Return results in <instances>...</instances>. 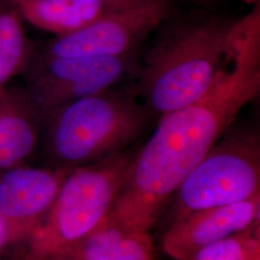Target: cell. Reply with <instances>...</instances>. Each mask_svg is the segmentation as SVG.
Masks as SVG:
<instances>
[{"instance_id":"9a60e30c","label":"cell","mask_w":260,"mask_h":260,"mask_svg":"<svg viewBox=\"0 0 260 260\" xmlns=\"http://www.w3.org/2000/svg\"><path fill=\"white\" fill-rule=\"evenodd\" d=\"M143 0H103L104 4L109 11L129 8L134 5L139 4Z\"/></svg>"},{"instance_id":"5b68a950","label":"cell","mask_w":260,"mask_h":260,"mask_svg":"<svg viewBox=\"0 0 260 260\" xmlns=\"http://www.w3.org/2000/svg\"><path fill=\"white\" fill-rule=\"evenodd\" d=\"M258 195L259 134L248 127L232 126L178 186L163 213L165 224L168 228L198 210Z\"/></svg>"},{"instance_id":"8fae6325","label":"cell","mask_w":260,"mask_h":260,"mask_svg":"<svg viewBox=\"0 0 260 260\" xmlns=\"http://www.w3.org/2000/svg\"><path fill=\"white\" fill-rule=\"evenodd\" d=\"M36 260H155V255L149 233L122 230L107 218L82 241Z\"/></svg>"},{"instance_id":"ac0fdd59","label":"cell","mask_w":260,"mask_h":260,"mask_svg":"<svg viewBox=\"0 0 260 260\" xmlns=\"http://www.w3.org/2000/svg\"><path fill=\"white\" fill-rule=\"evenodd\" d=\"M13 1H14V2H15V3H17V2H18V1H19V0H13Z\"/></svg>"},{"instance_id":"7a4b0ae2","label":"cell","mask_w":260,"mask_h":260,"mask_svg":"<svg viewBox=\"0 0 260 260\" xmlns=\"http://www.w3.org/2000/svg\"><path fill=\"white\" fill-rule=\"evenodd\" d=\"M239 27V19H205L178 26L155 43L134 87L150 115L159 119L203 98L231 62Z\"/></svg>"},{"instance_id":"8992f818","label":"cell","mask_w":260,"mask_h":260,"mask_svg":"<svg viewBox=\"0 0 260 260\" xmlns=\"http://www.w3.org/2000/svg\"><path fill=\"white\" fill-rule=\"evenodd\" d=\"M132 58L42 55L25 90L45 121L66 104L115 88L131 73Z\"/></svg>"},{"instance_id":"9c48e42d","label":"cell","mask_w":260,"mask_h":260,"mask_svg":"<svg viewBox=\"0 0 260 260\" xmlns=\"http://www.w3.org/2000/svg\"><path fill=\"white\" fill-rule=\"evenodd\" d=\"M260 195L233 205L205 208L171 223L163 251L176 260H191L205 246L259 223Z\"/></svg>"},{"instance_id":"30bf717a","label":"cell","mask_w":260,"mask_h":260,"mask_svg":"<svg viewBox=\"0 0 260 260\" xmlns=\"http://www.w3.org/2000/svg\"><path fill=\"white\" fill-rule=\"evenodd\" d=\"M44 118L25 89H0V172L25 165L37 149Z\"/></svg>"},{"instance_id":"6da1fadb","label":"cell","mask_w":260,"mask_h":260,"mask_svg":"<svg viewBox=\"0 0 260 260\" xmlns=\"http://www.w3.org/2000/svg\"><path fill=\"white\" fill-rule=\"evenodd\" d=\"M240 20L231 62L203 98L159 118L135 152L108 220L122 230L149 233L197 164L260 92V5Z\"/></svg>"},{"instance_id":"7c38bea8","label":"cell","mask_w":260,"mask_h":260,"mask_svg":"<svg viewBox=\"0 0 260 260\" xmlns=\"http://www.w3.org/2000/svg\"><path fill=\"white\" fill-rule=\"evenodd\" d=\"M16 4L23 19L57 37L83 28L109 11L103 0H19Z\"/></svg>"},{"instance_id":"4fadbf2b","label":"cell","mask_w":260,"mask_h":260,"mask_svg":"<svg viewBox=\"0 0 260 260\" xmlns=\"http://www.w3.org/2000/svg\"><path fill=\"white\" fill-rule=\"evenodd\" d=\"M31 43L23 18L13 1H0V89L29 64Z\"/></svg>"},{"instance_id":"5bb4252c","label":"cell","mask_w":260,"mask_h":260,"mask_svg":"<svg viewBox=\"0 0 260 260\" xmlns=\"http://www.w3.org/2000/svg\"><path fill=\"white\" fill-rule=\"evenodd\" d=\"M256 259H260V223L205 246L191 260Z\"/></svg>"},{"instance_id":"ba28073f","label":"cell","mask_w":260,"mask_h":260,"mask_svg":"<svg viewBox=\"0 0 260 260\" xmlns=\"http://www.w3.org/2000/svg\"><path fill=\"white\" fill-rule=\"evenodd\" d=\"M69 171L25 164L0 172V218L10 246L27 243L46 218Z\"/></svg>"},{"instance_id":"2e32d148","label":"cell","mask_w":260,"mask_h":260,"mask_svg":"<svg viewBox=\"0 0 260 260\" xmlns=\"http://www.w3.org/2000/svg\"><path fill=\"white\" fill-rule=\"evenodd\" d=\"M8 247H10L8 234H7L6 228L0 218V253Z\"/></svg>"},{"instance_id":"e0dca14e","label":"cell","mask_w":260,"mask_h":260,"mask_svg":"<svg viewBox=\"0 0 260 260\" xmlns=\"http://www.w3.org/2000/svg\"><path fill=\"white\" fill-rule=\"evenodd\" d=\"M245 3H247V4H253V5H255V4H257V3H259V0H243Z\"/></svg>"},{"instance_id":"52a82bcc","label":"cell","mask_w":260,"mask_h":260,"mask_svg":"<svg viewBox=\"0 0 260 260\" xmlns=\"http://www.w3.org/2000/svg\"><path fill=\"white\" fill-rule=\"evenodd\" d=\"M171 0H143L129 8L105 13L92 23L48 44V57H121L135 48L167 19Z\"/></svg>"},{"instance_id":"3957f363","label":"cell","mask_w":260,"mask_h":260,"mask_svg":"<svg viewBox=\"0 0 260 260\" xmlns=\"http://www.w3.org/2000/svg\"><path fill=\"white\" fill-rule=\"evenodd\" d=\"M150 117L134 87H115L66 104L44 121L50 167L73 169L128 149Z\"/></svg>"},{"instance_id":"277c9868","label":"cell","mask_w":260,"mask_h":260,"mask_svg":"<svg viewBox=\"0 0 260 260\" xmlns=\"http://www.w3.org/2000/svg\"><path fill=\"white\" fill-rule=\"evenodd\" d=\"M136 151L125 149L70 169L21 260H36L74 246L98 231L111 212Z\"/></svg>"}]
</instances>
